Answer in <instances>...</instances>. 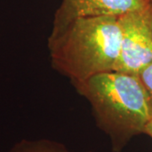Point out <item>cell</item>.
I'll list each match as a JSON object with an SVG mask.
<instances>
[{
    "mask_svg": "<svg viewBox=\"0 0 152 152\" xmlns=\"http://www.w3.org/2000/svg\"><path fill=\"white\" fill-rule=\"evenodd\" d=\"M73 84L91 105L97 125L109 136L114 151L145 134L152 106L139 75L110 71Z\"/></svg>",
    "mask_w": 152,
    "mask_h": 152,
    "instance_id": "6da1fadb",
    "label": "cell"
},
{
    "mask_svg": "<svg viewBox=\"0 0 152 152\" xmlns=\"http://www.w3.org/2000/svg\"><path fill=\"white\" fill-rule=\"evenodd\" d=\"M120 42L118 16L87 17L53 26L48 49L53 68L73 83L114 71Z\"/></svg>",
    "mask_w": 152,
    "mask_h": 152,
    "instance_id": "7a4b0ae2",
    "label": "cell"
},
{
    "mask_svg": "<svg viewBox=\"0 0 152 152\" xmlns=\"http://www.w3.org/2000/svg\"><path fill=\"white\" fill-rule=\"evenodd\" d=\"M152 7L118 16L121 42L114 71L136 75L152 63Z\"/></svg>",
    "mask_w": 152,
    "mask_h": 152,
    "instance_id": "3957f363",
    "label": "cell"
},
{
    "mask_svg": "<svg viewBox=\"0 0 152 152\" xmlns=\"http://www.w3.org/2000/svg\"><path fill=\"white\" fill-rule=\"evenodd\" d=\"M148 0H63L55 15L53 26H60L79 18L121 16L149 10Z\"/></svg>",
    "mask_w": 152,
    "mask_h": 152,
    "instance_id": "277c9868",
    "label": "cell"
},
{
    "mask_svg": "<svg viewBox=\"0 0 152 152\" xmlns=\"http://www.w3.org/2000/svg\"><path fill=\"white\" fill-rule=\"evenodd\" d=\"M8 152H72L64 145L50 140H23Z\"/></svg>",
    "mask_w": 152,
    "mask_h": 152,
    "instance_id": "5b68a950",
    "label": "cell"
},
{
    "mask_svg": "<svg viewBox=\"0 0 152 152\" xmlns=\"http://www.w3.org/2000/svg\"><path fill=\"white\" fill-rule=\"evenodd\" d=\"M149 96L152 106V63L144 68L138 75Z\"/></svg>",
    "mask_w": 152,
    "mask_h": 152,
    "instance_id": "8992f818",
    "label": "cell"
},
{
    "mask_svg": "<svg viewBox=\"0 0 152 152\" xmlns=\"http://www.w3.org/2000/svg\"><path fill=\"white\" fill-rule=\"evenodd\" d=\"M145 134L152 138V119L150 121V123L147 125L146 129H145Z\"/></svg>",
    "mask_w": 152,
    "mask_h": 152,
    "instance_id": "52a82bcc",
    "label": "cell"
},
{
    "mask_svg": "<svg viewBox=\"0 0 152 152\" xmlns=\"http://www.w3.org/2000/svg\"><path fill=\"white\" fill-rule=\"evenodd\" d=\"M151 30H152V11H151Z\"/></svg>",
    "mask_w": 152,
    "mask_h": 152,
    "instance_id": "ba28073f",
    "label": "cell"
},
{
    "mask_svg": "<svg viewBox=\"0 0 152 152\" xmlns=\"http://www.w3.org/2000/svg\"><path fill=\"white\" fill-rule=\"evenodd\" d=\"M148 1H149V2H150L151 4H152V0H148Z\"/></svg>",
    "mask_w": 152,
    "mask_h": 152,
    "instance_id": "9c48e42d",
    "label": "cell"
}]
</instances>
